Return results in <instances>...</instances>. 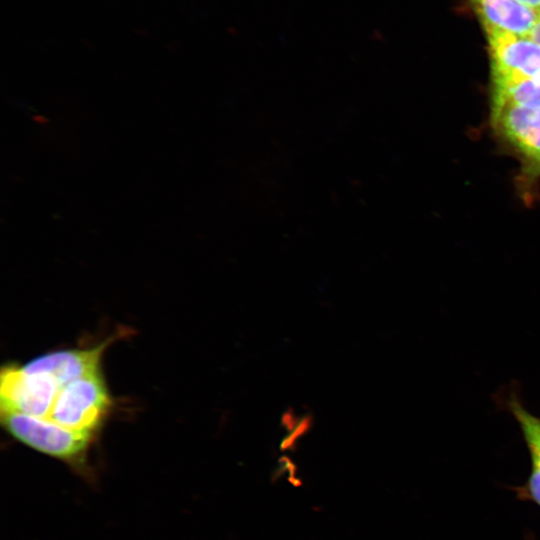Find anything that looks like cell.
<instances>
[{"label": "cell", "instance_id": "1", "mask_svg": "<svg viewBox=\"0 0 540 540\" xmlns=\"http://www.w3.org/2000/svg\"><path fill=\"white\" fill-rule=\"evenodd\" d=\"M112 406L102 370L60 388L48 419L71 430L95 435Z\"/></svg>", "mask_w": 540, "mask_h": 540}, {"label": "cell", "instance_id": "2", "mask_svg": "<svg viewBox=\"0 0 540 540\" xmlns=\"http://www.w3.org/2000/svg\"><path fill=\"white\" fill-rule=\"evenodd\" d=\"M0 412L2 426L13 438L62 461L80 460L95 436L63 427L48 418L14 411Z\"/></svg>", "mask_w": 540, "mask_h": 540}, {"label": "cell", "instance_id": "3", "mask_svg": "<svg viewBox=\"0 0 540 540\" xmlns=\"http://www.w3.org/2000/svg\"><path fill=\"white\" fill-rule=\"evenodd\" d=\"M59 390L49 377L9 363L0 373V410L47 418Z\"/></svg>", "mask_w": 540, "mask_h": 540}, {"label": "cell", "instance_id": "4", "mask_svg": "<svg viewBox=\"0 0 540 540\" xmlns=\"http://www.w3.org/2000/svg\"><path fill=\"white\" fill-rule=\"evenodd\" d=\"M496 132L518 153L528 178L540 175V108L492 105Z\"/></svg>", "mask_w": 540, "mask_h": 540}, {"label": "cell", "instance_id": "5", "mask_svg": "<svg viewBox=\"0 0 540 540\" xmlns=\"http://www.w3.org/2000/svg\"><path fill=\"white\" fill-rule=\"evenodd\" d=\"M492 78L533 79L540 82V45L527 36L485 30Z\"/></svg>", "mask_w": 540, "mask_h": 540}, {"label": "cell", "instance_id": "6", "mask_svg": "<svg viewBox=\"0 0 540 540\" xmlns=\"http://www.w3.org/2000/svg\"><path fill=\"white\" fill-rule=\"evenodd\" d=\"M117 337H109L90 348H69L41 354L21 367L53 380L60 388L65 384L101 369L102 356Z\"/></svg>", "mask_w": 540, "mask_h": 540}, {"label": "cell", "instance_id": "7", "mask_svg": "<svg viewBox=\"0 0 540 540\" xmlns=\"http://www.w3.org/2000/svg\"><path fill=\"white\" fill-rule=\"evenodd\" d=\"M519 425L528 449L531 470L525 483L513 487L519 500L529 501L540 507V417L533 415L523 405L518 391L510 388L501 403Z\"/></svg>", "mask_w": 540, "mask_h": 540}, {"label": "cell", "instance_id": "8", "mask_svg": "<svg viewBox=\"0 0 540 540\" xmlns=\"http://www.w3.org/2000/svg\"><path fill=\"white\" fill-rule=\"evenodd\" d=\"M484 30L529 36L540 10L517 0H472Z\"/></svg>", "mask_w": 540, "mask_h": 540}, {"label": "cell", "instance_id": "9", "mask_svg": "<svg viewBox=\"0 0 540 540\" xmlns=\"http://www.w3.org/2000/svg\"><path fill=\"white\" fill-rule=\"evenodd\" d=\"M492 105L540 108V82L533 79L492 78Z\"/></svg>", "mask_w": 540, "mask_h": 540}, {"label": "cell", "instance_id": "10", "mask_svg": "<svg viewBox=\"0 0 540 540\" xmlns=\"http://www.w3.org/2000/svg\"><path fill=\"white\" fill-rule=\"evenodd\" d=\"M532 41H534L535 43L539 44L540 45V16L536 22V24L534 25V27L532 28L529 36H528Z\"/></svg>", "mask_w": 540, "mask_h": 540}, {"label": "cell", "instance_id": "11", "mask_svg": "<svg viewBox=\"0 0 540 540\" xmlns=\"http://www.w3.org/2000/svg\"><path fill=\"white\" fill-rule=\"evenodd\" d=\"M529 7L540 10V0H517Z\"/></svg>", "mask_w": 540, "mask_h": 540}]
</instances>
